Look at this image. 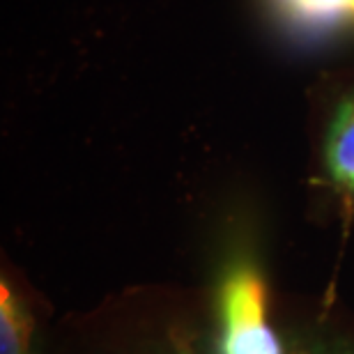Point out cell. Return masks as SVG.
Here are the masks:
<instances>
[{
    "label": "cell",
    "mask_w": 354,
    "mask_h": 354,
    "mask_svg": "<svg viewBox=\"0 0 354 354\" xmlns=\"http://www.w3.org/2000/svg\"><path fill=\"white\" fill-rule=\"evenodd\" d=\"M67 354H221L205 290L194 297L124 295L86 317ZM297 354H354V327L341 315L315 313Z\"/></svg>",
    "instance_id": "cell-1"
},
{
    "label": "cell",
    "mask_w": 354,
    "mask_h": 354,
    "mask_svg": "<svg viewBox=\"0 0 354 354\" xmlns=\"http://www.w3.org/2000/svg\"><path fill=\"white\" fill-rule=\"evenodd\" d=\"M322 175L343 205L354 209V92L338 102L324 124Z\"/></svg>",
    "instance_id": "cell-2"
},
{
    "label": "cell",
    "mask_w": 354,
    "mask_h": 354,
    "mask_svg": "<svg viewBox=\"0 0 354 354\" xmlns=\"http://www.w3.org/2000/svg\"><path fill=\"white\" fill-rule=\"evenodd\" d=\"M0 354H37L35 317L7 276L0 281Z\"/></svg>",
    "instance_id": "cell-3"
},
{
    "label": "cell",
    "mask_w": 354,
    "mask_h": 354,
    "mask_svg": "<svg viewBox=\"0 0 354 354\" xmlns=\"http://www.w3.org/2000/svg\"><path fill=\"white\" fill-rule=\"evenodd\" d=\"M352 0H276L281 12L292 24L308 30H324L350 12Z\"/></svg>",
    "instance_id": "cell-4"
},
{
    "label": "cell",
    "mask_w": 354,
    "mask_h": 354,
    "mask_svg": "<svg viewBox=\"0 0 354 354\" xmlns=\"http://www.w3.org/2000/svg\"><path fill=\"white\" fill-rule=\"evenodd\" d=\"M350 12L354 14V0H352V3H350Z\"/></svg>",
    "instance_id": "cell-5"
}]
</instances>
